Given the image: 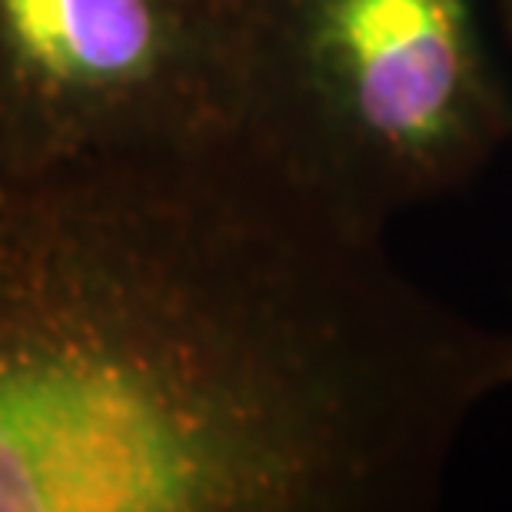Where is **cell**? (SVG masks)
I'll return each mask as SVG.
<instances>
[{
    "instance_id": "6da1fadb",
    "label": "cell",
    "mask_w": 512,
    "mask_h": 512,
    "mask_svg": "<svg viewBox=\"0 0 512 512\" xmlns=\"http://www.w3.org/2000/svg\"><path fill=\"white\" fill-rule=\"evenodd\" d=\"M506 389L243 133L0 180V512H416Z\"/></svg>"
},
{
    "instance_id": "7a4b0ae2",
    "label": "cell",
    "mask_w": 512,
    "mask_h": 512,
    "mask_svg": "<svg viewBox=\"0 0 512 512\" xmlns=\"http://www.w3.org/2000/svg\"><path fill=\"white\" fill-rule=\"evenodd\" d=\"M237 133L373 233L512 143L486 0H237Z\"/></svg>"
},
{
    "instance_id": "3957f363",
    "label": "cell",
    "mask_w": 512,
    "mask_h": 512,
    "mask_svg": "<svg viewBox=\"0 0 512 512\" xmlns=\"http://www.w3.org/2000/svg\"><path fill=\"white\" fill-rule=\"evenodd\" d=\"M237 0H0V180L237 133Z\"/></svg>"
},
{
    "instance_id": "277c9868",
    "label": "cell",
    "mask_w": 512,
    "mask_h": 512,
    "mask_svg": "<svg viewBox=\"0 0 512 512\" xmlns=\"http://www.w3.org/2000/svg\"><path fill=\"white\" fill-rule=\"evenodd\" d=\"M486 14H489V27H493L499 57H503V67L509 74V84H512V0H486Z\"/></svg>"
}]
</instances>
